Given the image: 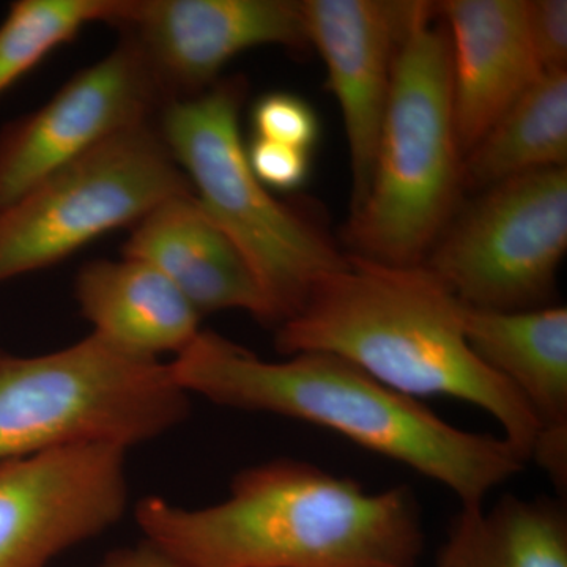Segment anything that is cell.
I'll return each instance as SVG.
<instances>
[{"instance_id":"1","label":"cell","mask_w":567,"mask_h":567,"mask_svg":"<svg viewBox=\"0 0 567 567\" xmlns=\"http://www.w3.org/2000/svg\"><path fill=\"white\" fill-rule=\"evenodd\" d=\"M136 520L147 543L185 567H416L425 539L409 487L369 494L293 458L244 470L213 506L148 496Z\"/></svg>"},{"instance_id":"2","label":"cell","mask_w":567,"mask_h":567,"mask_svg":"<svg viewBox=\"0 0 567 567\" xmlns=\"http://www.w3.org/2000/svg\"><path fill=\"white\" fill-rule=\"evenodd\" d=\"M169 368L188 394L330 429L450 488L462 507L484 506L492 491L525 466L503 436L458 429L336 354L268 361L200 331Z\"/></svg>"},{"instance_id":"3","label":"cell","mask_w":567,"mask_h":567,"mask_svg":"<svg viewBox=\"0 0 567 567\" xmlns=\"http://www.w3.org/2000/svg\"><path fill=\"white\" fill-rule=\"evenodd\" d=\"M464 308L424 264H382L350 254L276 328V349L287 357L336 354L410 398L447 395L480 406L527 464L539 423L524 398L473 352Z\"/></svg>"},{"instance_id":"4","label":"cell","mask_w":567,"mask_h":567,"mask_svg":"<svg viewBox=\"0 0 567 567\" xmlns=\"http://www.w3.org/2000/svg\"><path fill=\"white\" fill-rule=\"evenodd\" d=\"M436 6L412 2L399 41L371 181L352 208L353 256L421 265L462 183L450 44Z\"/></svg>"},{"instance_id":"5","label":"cell","mask_w":567,"mask_h":567,"mask_svg":"<svg viewBox=\"0 0 567 567\" xmlns=\"http://www.w3.org/2000/svg\"><path fill=\"white\" fill-rule=\"evenodd\" d=\"M245 99L244 78H226L193 99L164 104L156 125L197 203L251 268L278 328L347 256L254 175L240 130Z\"/></svg>"},{"instance_id":"6","label":"cell","mask_w":567,"mask_h":567,"mask_svg":"<svg viewBox=\"0 0 567 567\" xmlns=\"http://www.w3.org/2000/svg\"><path fill=\"white\" fill-rule=\"evenodd\" d=\"M169 363L91 333L37 357L0 352V462L76 445L128 451L189 413Z\"/></svg>"},{"instance_id":"7","label":"cell","mask_w":567,"mask_h":567,"mask_svg":"<svg viewBox=\"0 0 567 567\" xmlns=\"http://www.w3.org/2000/svg\"><path fill=\"white\" fill-rule=\"evenodd\" d=\"M189 193L156 121L130 126L0 210V284L62 262Z\"/></svg>"},{"instance_id":"8","label":"cell","mask_w":567,"mask_h":567,"mask_svg":"<svg viewBox=\"0 0 567 567\" xmlns=\"http://www.w3.org/2000/svg\"><path fill=\"white\" fill-rule=\"evenodd\" d=\"M567 249V169L491 186L424 264L468 308H546Z\"/></svg>"},{"instance_id":"9","label":"cell","mask_w":567,"mask_h":567,"mask_svg":"<svg viewBox=\"0 0 567 567\" xmlns=\"http://www.w3.org/2000/svg\"><path fill=\"white\" fill-rule=\"evenodd\" d=\"M126 450L76 445L0 462V567H48L128 503Z\"/></svg>"},{"instance_id":"10","label":"cell","mask_w":567,"mask_h":567,"mask_svg":"<svg viewBox=\"0 0 567 567\" xmlns=\"http://www.w3.org/2000/svg\"><path fill=\"white\" fill-rule=\"evenodd\" d=\"M166 104L136 47L121 35L43 106L0 132V210L114 134L156 121Z\"/></svg>"},{"instance_id":"11","label":"cell","mask_w":567,"mask_h":567,"mask_svg":"<svg viewBox=\"0 0 567 567\" xmlns=\"http://www.w3.org/2000/svg\"><path fill=\"white\" fill-rule=\"evenodd\" d=\"M111 25L140 51L166 103L208 91L241 52L309 44L300 2L289 0H123Z\"/></svg>"},{"instance_id":"12","label":"cell","mask_w":567,"mask_h":567,"mask_svg":"<svg viewBox=\"0 0 567 567\" xmlns=\"http://www.w3.org/2000/svg\"><path fill=\"white\" fill-rule=\"evenodd\" d=\"M412 2L305 0L308 43L327 66L344 122L353 175L352 208L363 200L385 115L395 51Z\"/></svg>"},{"instance_id":"13","label":"cell","mask_w":567,"mask_h":567,"mask_svg":"<svg viewBox=\"0 0 567 567\" xmlns=\"http://www.w3.org/2000/svg\"><path fill=\"white\" fill-rule=\"evenodd\" d=\"M450 44L458 145L466 155L544 73L529 35L528 0L436 6Z\"/></svg>"},{"instance_id":"14","label":"cell","mask_w":567,"mask_h":567,"mask_svg":"<svg viewBox=\"0 0 567 567\" xmlns=\"http://www.w3.org/2000/svg\"><path fill=\"white\" fill-rule=\"evenodd\" d=\"M466 341L484 364L524 398L539 423L532 461L566 488L567 309L527 311L464 308Z\"/></svg>"},{"instance_id":"15","label":"cell","mask_w":567,"mask_h":567,"mask_svg":"<svg viewBox=\"0 0 567 567\" xmlns=\"http://www.w3.org/2000/svg\"><path fill=\"white\" fill-rule=\"evenodd\" d=\"M122 254L166 276L200 316L237 309L271 324L251 268L193 193L148 213L132 227Z\"/></svg>"},{"instance_id":"16","label":"cell","mask_w":567,"mask_h":567,"mask_svg":"<svg viewBox=\"0 0 567 567\" xmlns=\"http://www.w3.org/2000/svg\"><path fill=\"white\" fill-rule=\"evenodd\" d=\"M74 297L92 333L137 357H177L203 331V316L185 295L152 265L132 257L82 265Z\"/></svg>"},{"instance_id":"17","label":"cell","mask_w":567,"mask_h":567,"mask_svg":"<svg viewBox=\"0 0 567 567\" xmlns=\"http://www.w3.org/2000/svg\"><path fill=\"white\" fill-rule=\"evenodd\" d=\"M439 567H567V514L559 499L505 495L462 507L451 520Z\"/></svg>"},{"instance_id":"18","label":"cell","mask_w":567,"mask_h":567,"mask_svg":"<svg viewBox=\"0 0 567 567\" xmlns=\"http://www.w3.org/2000/svg\"><path fill=\"white\" fill-rule=\"evenodd\" d=\"M566 163L567 71H546L466 153L462 183L487 189Z\"/></svg>"},{"instance_id":"19","label":"cell","mask_w":567,"mask_h":567,"mask_svg":"<svg viewBox=\"0 0 567 567\" xmlns=\"http://www.w3.org/2000/svg\"><path fill=\"white\" fill-rule=\"evenodd\" d=\"M123 0H18L0 24V95L89 25L112 24Z\"/></svg>"},{"instance_id":"20","label":"cell","mask_w":567,"mask_h":567,"mask_svg":"<svg viewBox=\"0 0 567 567\" xmlns=\"http://www.w3.org/2000/svg\"><path fill=\"white\" fill-rule=\"evenodd\" d=\"M254 137L311 153L319 141L320 123L315 107L289 92H270L251 110Z\"/></svg>"},{"instance_id":"21","label":"cell","mask_w":567,"mask_h":567,"mask_svg":"<svg viewBox=\"0 0 567 567\" xmlns=\"http://www.w3.org/2000/svg\"><path fill=\"white\" fill-rule=\"evenodd\" d=\"M246 155L254 175L270 192H295L311 173V153L289 145L252 137L251 144L246 145Z\"/></svg>"},{"instance_id":"22","label":"cell","mask_w":567,"mask_h":567,"mask_svg":"<svg viewBox=\"0 0 567 567\" xmlns=\"http://www.w3.org/2000/svg\"><path fill=\"white\" fill-rule=\"evenodd\" d=\"M528 24L537 62L544 73L566 70V0H533V2H528Z\"/></svg>"},{"instance_id":"23","label":"cell","mask_w":567,"mask_h":567,"mask_svg":"<svg viewBox=\"0 0 567 567\" xmlns=\"http://www.w3.org/2000/svg\"><path fill=\"white\" fill-rule=\"evenodd\" d=\"M99 567H185L151 543L111 551Z\"/></svg>"}]
</instances>
